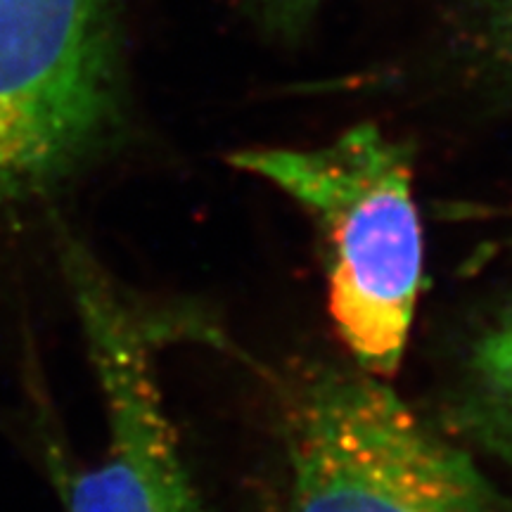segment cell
I'll use <instances>...</instances> for the list:
<instances>
[{"mask_svg":"<svg viewBox=\"0 0 512 512\" xmlns=\"http://www.w3.org/2000/svg\"><path fill=\"white\" fill-rule=\"evenodd\" d=\"M494 34L503 53L512 60V0H494Z\"/></svg>","mask_w":512,"mask_h":512,"instance_id":"7","label":"cell"},{"mask_svg":"<svg viewBox=\"0 0 512 512\" xmlns=\"http://www.w3.org/2000/svg\"><path fill=\"white\" fill-rule=\"evenodd\" d=\"M230 164L306 211L323 240L330 318L356 368L399 373L425 268L413 152L375 124L320 147H249Z\"/></svg>","mask_w":512,"mask_h":512,"instance_id":"1","label":"cell"},{"mask_svg":"<svg viewBox=\"0 0 512 512\" xmlns=\"http://www.w3.org/2000/svg\"><path fill=\"white\" fill-rule=\"evenodd\" d=\"M287 448L290 512H508L463 448L361 368L306 384Z\"/></svg>","mask_w":512,"mask_h":512,"instance_id":"2","label":"cell"},{"mask_svg":"<svg viewBox=\"0 0 512 512\" xmlns=\"http://www.w3.org/2000/svg\"><path fill=\"white\" fill-rule=\"evenodd\" d=\"M119 112L114 0H0V207L76 171Z\"/></svg>","mask_w":512,"mask_h":512,"instance_id":"3","label":"cell"},{"mask_svg":"<svg viewBox=\"0 0 512 512\" xmlns=\"http://www.w3.org/2000/svg\"><path fill=\"white\" fill-rule=\"evenodd\" d=\"M470 399L479 418L512 439V311L498 318L475 344Z\"/></svg>","mask_w":512,"mask_h":512,"instance_id":"5","label":"cell"},{"mask_svg":"<svg viewBox=\"0 0 512 512\" xmlns=\"http://www.w3.org/2000/svg\"><path fill=\"white\" fill-rule=\"evenodd\" d=\"M62 271L105 413L102 451L69 477L67 512H204L166 411L152 320L76 242L62 247Z\"/></svg>","mask_w":512,"mask_h":512,"instance_id":"4","label":"cell"},{"mask_svg":"<svg viewBox=\"0 0 512 512\" xmlns=\"http://www.w3.org/2000/svg\"><path fill=\"white\" fill-rule=\"evenodd\" d=\"M323 0H261L266 22L278 31H299Z\"/></svg>","mask_w":512,"mask_h":512,"instance_id":"6","label":"cell"}]
</instances>
